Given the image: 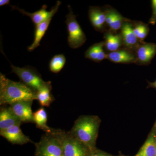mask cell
<instances>
[{"instance_id": "cb8c5ba5", "label": "cell", "mask_w": 156, "mask_h": 156, "mask_svg": "<svg viewBox=\"0 0 156 156\" xmlns=\"http://www.w3.org/2000/svg\"><path fill=\"white\" fill-rule=\"evenodd\" d=\"M151 4L152 12L151 16L149 20V23L154 25L156 23V0H152Z\"/></svg>"}, {"instance_id": "2e32d148", "label": "cell", "mask_w": 156, "mask_h": 156, "mask_svg": "<svg viewBox=\"0 0 156 156\" xmlns=\"http://www.w3.org/2000/svg\"><path fill=\"white\" fill-rule=\"evenodd\" d=\"M156 120L143 145L134 156H156Z\"/></svg>"}, {"instance_id": "8992f818", "label": "cell", "mask_w": 156, "mask_h": 156, "mask_svg": "<svg viewBox=\"0 0 156 156\" xmlns=\"http://www.w3.org/2000/svg\"><path fill=\"white\" fill-rule=\"evenodd\" d=\"M12 72L14 73L27 87L37 92L46 82L43 80L41 75L35 69L30 66L22 68L17 67L11 64Z\"/></svg>"}, {"instance_id": "484cf974", "label": "cell", "mask_w": 156, "mask_h": 156, "mask_svg": "<svg viewBox=\"0 0 156 156\" xmlns=\"http://www.w3.org/2000/svg\"><path fill=\"white\" fill-rule=\"evenodd\" d=\"M147 88H153L156 89V80L153 82H147Z\"/></svg>"}, {"instance_id": "4fadbf2b", "label": "cell", "mask_w": 156, "mask_h": 156, "mask_svg": "<svg viewBox=\"0 0 156 156\" xmlns=\"http://www.w3.org/2000/svg\"><path fill=\"white\" fill-rule=\"evenodd\" d=\"M107 59L114 63L122 64H136V61L135 53L124 48L107 53Z\"/></svg>"}, {"instance_id": "7a4b0ae2", "label": "cell", "mask_w": 156, "mask_h": 156, "mask_svg": "<svg viewBox=\"0 0 156 156\" xmlns=\"http://www.w3.org/2000/svg\"><path fill=\"white\" fill-rule=\"evenodd\" d=\"M37 93L21 82H15L0 75V105H10L23 100H37Z\"/></svg>"}, {"instance_id": "ba28073f", "label": "cell", "mask_w": 156, "mask_h": 156, "mask_svg": "<svg viewBox=\"0 0 156 156\" xmlns=\"http://www.w3.org/2000/svg\"><path fill=\"white\" fill-rule=\"evenodd\" d=\"M124 48L135 53L139 41L134 34L133 29L132 21L128 19L123 23L120 33Z\"/></svg>"}, {"instance_id": "52a82bcc", "label": "cell", "mask_w": 156, "mask_h": 156, "mask_svg": "<svg viewBox=\"0 0 156 156\" xmlns=\"http://www.w3.org/2000/svg\"><path fill=\"white\" fill-rule=\"evenodd\" d=\"M136 61L139 65H148L156 54V44L152 43L140 44L135 51Z\"/></svg>"}, {"instance_id": "4316f807", "label": "cell", "mask_w": 156, "mask_h": 156, "mask_svg": "<svg viewBox=\"0 0 156 156\" xmlns=\"http://www.w3.org/2000/svg\"><path fill=\"white\" fill-rule=\"evenodd\" d=\"M10 1L9 0H1L0 1V6L9 5Z\"/></svg>"}, {"instance_id": "ffe728a7", "label": "cell", "mask_w": 156, "mask_h": 156, "mask_svg": "<svg viewBox=\"0 0 156 156\" xmlns=\"http://www.w3.org/2000/svg\"><path fill=\"white\" fill-rule=\"evenodd\" d=\"M53 16L54 15L50 16L44 21L36 25L35 32L34 40L32 44L28 47V51L31 52L33 51L40 46L42 38L44 36L45 33L47 31Z\"/></svg>"}, {"instance_id": "5bb4252c", "label": "cell", "mask_w": 156, "mask_h": 156, "mask_svg": "<svg viewBox=\"0 0 156 156\" xmlns=\"http://www.w3.org/2000/svg\"><path fill=\"white\" fill-rule=\"evenodd\" d=\"M106 13V23L109 30L117 33L121 30L123 23L128 19L123 17L115 9L108 7L105 8Z\"/></svg>"}, {"instance_id": "7402d4cb", "label": "cell", "mask_w": 156, "mask_h": 156, "mask_svg": "<svg viewBox=\"0 0 156 156\" xmlns=\"http://www.w3.org/2000/svg\"><path fill=\"white\" fill-rule=\"evenodd\" d=\"M133 31L140 44L144 43V40L149 32L148 24L140 21H132Z\"/></svg>"}, {"instance_id": "d6986e66", "label": "cell", "mask_w": 156, "mask_h": 156, "mask_svg": "<svg viewBox=\"0 0 156 156\" xmlns=\"http://www.w3.org/2000/svg\"><path fill=\"white\" fill-rule=\"evenodd\" d=\"M51 90V82L48 81L46 82L44 85L36 92L37 100L38 101L41 106L49 107L54 101Z\"/></svg>"}, {"instance_id": "e0dca14e", "label": "cell", "mask_w": 156, "mask_h": 156, "mask_svg": "<svg viewBox=\"0 0 156 156\" xmlns=\"http://www.w3.org/2000/svg\"><path fill=\"white\" fill-rule=\"evenodd\" d=\"M104 33V42L105 50L110 53L122 48L123 42L120 34L114 33L109 30H107Z\"/></svg>"}, {"instance_id": "3957f363", "label": "cell", "mask_w": 156, "mask_h": 156, "mask_svg": "<svg viewBox=\"0 0 156 156\" xmlns=\"http://www.w3.org/2000/svg\"><path fill=\"white\" fill-rule=\"evenodd\" d=\"M53 132L61 141L64 156H89L92 152L69 132L54 129H53Z\"/></svg>"}, {"instance_id": "5b68a950", "label": "cell", "mask_w": 156, "mask_h": 156, "mask_svg": "<svg viewBox=\"0 0 156 156\" xmlns=\"http://www.w3.org/2000/svg\"><path fill=\"white\" fill-rule=\"evenodd\" d=\"M69 13L66 16L65 23L67 25L68 43L71 48L77 49L82 47L87 41V37L74 15L71 8L68 6Z\"/></svg>"}, {"instance_id": "603a6c76", "label": "cell", "mask_w": 156, "mask_h": 156, "mask_svg": "<svg viewBox=\"0 0 156 156\" xmlns=\"http://www.w3.org/2000/svg\"><path fill=\"white\" fill-rule=\"evenodd\" d=\"M66 62V58L63 54H58L53 56L50 60L49 68L52 72L57 73L61 71Z\"/></svg>"}, {"instance_id": "44dd1931", "label": "cell", "mask_w": 156, "mask_h": 156, "mask_svg": "<svg viewBox=\"0 0 156 156\" xmlns=\"http://www.w3.org/2000/svg\"><path fill=\"white\" fill-rule=\"evenodd\" d=\"M34 122L37 127L45 131L47 133H51L52 128L48 126V115L44 108H41L33 113Z\"/></svg>"}, {"instance_id": "6da1fadb", "label": "cell", "mask_w": 156, "mask_h": 156, "mask_svg": "<svg viewBox=\"0 0 156 156\" xmlns=\"http://www.w3.org/2000/svg\"><path fill=\"white\" fill-rule=\"evenodd\" d=\"M100 123V119L97 116H82L75 122L69 132L92 152L96 149V140Z\"/></svg>"}, {"instance_id": "7c38bea8", "label": "cell", "mask_w": 156, "mask_h": 156, "mask_svg": "<svg viewBox=\"0 0 156 156\" xmlns=\"http://www.w3.org/2000/svg\"><path fill=\"white\" fill-rule=\"evenodd\" d=\"M0 135L12 144L23 145L32 142L30 138L23 133L20 126H13L6 130L0 131Z\"/></svg>"}, {"instance_id": "277c9868", "label": "cell", "mask_w": 156, "mask_h": 156, "mask_svg": "<svg viewBox=\"0 0 156 156\" xmlns=\"http://www.w3.org/2000/svg\"><path fill=\"white\" fill-rule=\"evenodd\" d=\"M35 145V156H64L61 141L53 131L42 136Z\"/></svg>"}, {"instance_id": "ac0fdd59", "label": "cell", "mask_w": 156, "mask_h": 156, "mask_svg": "<svg viewBox=\"0 0 156 156\" xmlns=\"http://www.w3.org/2000/svg\"><path fill=\"white\" fill-rule=\"evenodd\" d=\"M104 46V41L94 44L89 47L85 52V57L97 62L106 59L107 54L105 51Z\"/></svg>"}, {"instance_id": "d4e9b609", "label": "cell", "mask_w": 156, "mask_h": 156, "mask_svg": "<svg viewBox=\"0 0 156 156\" xmlns=\"http://www.w3.org/2000/svg\"><path fill=\"white\" fill-rule=\"evenodd\" d=\"M89 156H113L103 151L98 150L96 149L90 153Z\"/></svg>"}, {"instance_id": "83f0119b", "label": "cell", "mask_w": 156, "mask_h": 156, "mask_svg": "<svg viewBox=\"0 0 156 156\" xmlns=\"http://www.w3.org/2000/svg\"><path fill=\"white\" fill-rule=\"evenodd\" d=\"M155 142H156V140H155Z\"/></svg>"}, {"instance_id": "30bf717a", "label": "cell", "mask_w": 156, "mask_h": 156, "mask_svg": "<svg viewBox=\"0 0 156 156\" xmlns=\"http://www.w3.org/2000/svg\"><path fill=\"white\" fill-rule=\"evenodd\" d=\"M32 101L23 100L10 105L13 112L22 122H34Z\"/></svg>"}, {"instance_id": "9c48e42d", "label": "cell", "mask_w": 156, "mask_h": 156, "mask_svg": "<svg viewBox=\"0 0 156 156\" xmlns=\"http://www.w3.org/2000/svg\"><path fill=\"white\" fill-rule=\"evenodd\" d=\"M61 4V2L59 1H57L56 5L52 8L50 11H47V9L48 7L47 5H43L40 10L32 13H29L24 11V10L17 8L16 6H11V7L13 9L17 10L21 14L30 17L32 22L36 25H37L44 21L50 16L55 15L58 11V8Z\"/></svg>"}, {"instance_id": "9a60e30c", "label": "cell", "mask_w": 156, "mask_h": 156, "mask_svg": "<svg viewBox=\"0 0 156 156\" xmlns=\"http://www.w3.org/2000/svg\"><path fill=\"white\" fill-rule=\"evenodd\" d=\"M22 122L13 112L11 108H2L0 112V131L13 126H20Z\"/></svg>"}, {"instance_id": "8fae6325", "label": "cell", "mask_w": 156, "mask_h": 156, "mask_svg": "<svg viewBox=\"0 0 156 156\" xmlns=\"http://www.w3.org/2000/svg\"><path fill=\"white\" fill-rule=\"evenodd\" d=\"M89 17L95 30L101 33H105L108 30H106V13L105 9L91 6L89 7Z\"/></svg>"}]
</instances>
